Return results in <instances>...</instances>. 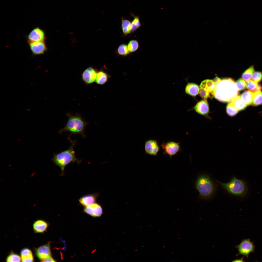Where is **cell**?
<instances>
[{"label":"cell","instance_id":"6da1fadb","mask_svg":"<svg viewBox=\"0 0 262 262\" xmlns=\"http://www.w3.org/2000/svg\"><path fill=\"white\" fill-rule=\"evenodd\" d=\"M239 91L233 80L226 78L221 79L216 85L211 94L220 101L229 102L238 96Z\"/></svg>","mask_w":262,"mask_h":262},{"label":"cell","instance_id":"7a4b0ae2","mask_svg":"<svg viewBox=\"0 0 262 262\" xmlns=\"http://www.w3.org/2000/svg\"><path fill=\"white\" fill-rule=\"evenodd\" d=\"M66 115L68 117L67 122L66 125L59 130V133L68 132L71 134H79L85 137L84 129L87 123L80 115H74L68 113Z\"/></svg>","mask_w":262,"mask_h":262},{"label":"cell","instance_id":"3957f363","mask_svg":"<svg viewBox=\"0 0 262 262\" xmlns=\"http://www.w3.org/2000/svg\"><path fill=\"white\" fill-rule=\"evenodd\" d=\"M68 139L71 144L69 148L59 153L54 154L52 159L55 165L58 166L61 169L62 175L64 174L65 168L66 166L72 162H76L79 163L81 161L76 157L74 149L76 140H72L69 137Z\"/></svg>","mask_w":262,"mask_h":262},{"label":"cell","instance_id":"277c9868","mask_svg":"<svg viewBox=\"0 0 262 262\" xmlns=\"http://www.w3.org/2000/svg\"><path fill=\"white\" fill-rule=\"evenodd\" d=\"M195 187L200 196L204 198H210L215 190L214 183L210 176L207 174H201L197 177Z\"/></svg>","mask_w":262,"mask_h":262},{"label":"cell","instance_id":"5b68a950","mask_svg":"<svg viewBox=\"0 0 262 262\" xmlns=\"http://www.w3.org/2000/svg\"><path fill=\"white\" fill-rule=\"evenodd\" d=\"M216 180L224 189L232 195L241 196L246 192L247 186L245 182L235 177H233L229 182L226 183Z\"/></svg>","mask_w":262,"mask_h":262},{"label":"cell","instance_id":"8992f818","mask_svg":"<svg viewBox=\"0 0 262 262\" xmlns=\"http://www.w3.org/2000/svg\"><path fill=\"white\" fill-rule=\"evenodd\" d=\"M236 247L238 251V255H242L247 258L250 253L254 252L255 246L254 242L247 239L243 240Z\"/></svg>","mask_w":262,"mask_h":262},{"label":"cell","instance_id":"52a82bcc","mask_svg":"<svg viewBox=\"0 0 262 262\" xmlns=\"http://www.w3.org/2000/svg\"><path fill=\"white\" fill-rule=\"evenodd\" d=\"M161 147L164 150L163 154L169 155L170 158L172 156L182 151L180 142L173 141L163 142L161 144Z\"/></svg>","mask_w":262,"mask_h":262},{"label":"cell","instance_id":"ba28073f","mask_svg":"<svg viewBox=\"0 0 262 262\" xmlns=\"http://www.w3.org/2000/svg\"><path fill=\"white\" fill-rule=\"evenodd\" d=\"M160 149V147L157 141L150 139L146 140L144 144L145 153L148 155L156 156Z\"/></svg>","mask_w":262,"mask_h":262},{"label":"cell","instance_id":"9c48e42d","mask_svg":"<svg viewBox=\"0 0 262 262\" xmlns=\"http://www.w3.org/2000/svg\"><path fill=\"white\" fill-rule=\"evenodd\" d=\"M28 42L44 41L45 39V33L39 27L33 29L27 36Z\"/></svg>","mask_w":262,"mask_h":262},{"label":"cell","instance_id":"30bf717a","mask_svg":"<svg viewBox=\"0 0 262 262\" xmlns=\"http://www.w3.org/2000/svg\"><path fill=\"white\" fill-rule=\"evenodd\" d=\"M31 50L34 55L42 54L47 50V48L44 41L29 42Z\"/></svg>","mask_w":262,"mask_h":262},{"label":"cell","instance_id":"8fae6325","mask_svg":"<svg viewBox=\"0 0 262 262\" xmlns=\"http://www.w3.org/2000/svg\"><path fill=\"white\" fill-rule=\"evenodd\" d=\"M97 72L91 67H89L85 70L82 74V78L86 84H89L95 81Z\"/></svg>","mask_w":262,"mask_h":262},{"label":"cell","instance_id":"7c38bea8","mask_svg":"<svg viewBox=\"0 0 262 262\" xmlns=\"http://www.w3.org/2000/svg\"><path fill=\"white\" fill-rule=\"evenodd\" d=\"M85 207L84 212L92 217H99L102 213L101 206L97 203H94Z\"/></svg>","mask_w":262,"mask_h":262},{"label":"cell","instance_id":"4fadbf2b","mask_svg":"<svg viewBox=\"0 0 262 262\" xmlns=\"http://www.w3.org/2000/svg\"><path fill=\"white\" fill-rule=\"evenodd\" d=\"M35 253L37 257L42 260L51 256V253L49 243L41 246L35 250Z\"/></svg>","mask_w":262,"mask_h":262},{"label":"cell","instance_id":"5bb4252c","mask_svg":"<svg viewBox=\"0 0 262 262\" xmlns=\"http://www.w3.org/2000/svg\"><path fill=\"white\" fill-rule=\"evenodd\" d=\"M196 112L208 117L209 112L208 104L206 100H202L198 102L193 109Z\"/></svg>","mask_w":262,"mask_h":262},{"label":"cell","instance_id":"9a60e30c","mask_svg":"<svg viewBox=\"0 0 262 262\" xmlns=\"http://www.w3.org/2000/svg\"><path fill=\"white\" fill-rule=\"evenodd\" d=\"M98 196L97 193L87 195L82 197L79 201L82 205L86 207L94 203Z\"/></svg>","mask_w":262,"mask_h":262},{"label":"cell","instance_id":"2e32d148","mask_svg":"<svg viewBox=\"0 0 262 262\" xmlns=\"http://www.w3.org/2000/svg\"><path fill=\"white\" fill-rule=\"evenodd\" d=\"M200 89L197 84L192 82L188 83L185 87V92L188 95L195 97L199 93Z\"/></svg>","mask_w":262,"mask_h":262},{"label":"cell","instance_id":"e0dca14e","mask_svg":"<svg viewBox=\"0 0 262 262\" xmlns=\"http://www.w3.org/2000/svg\"><path fill=\"white\" fill-rule=\"evenodd\" d=\"M48 226L47 223L44 221L39 220L35 221L33 224L34 231L36 233H43L46 231Z\"/></svg>","mask_w":262,"mask_h":262},{"label":"cell","instance_id":"ac0fdd59","mask_svg":"<svg viewBox=\"0 0 262 262\" xmlns=\"http://www.w3.org/2000/svg\"><path fill=\"white\" fill-rule=\"evenodd\" d=\"M216 85L213 80L206 79L203 81L200 85V88L211 93L215 88Z\"/></svg>","mask_w":262,"mask_h":262},{"label":"cell","instance_id":"d6986e66","mask_svg":"<svg viewBox=\"0 0 262 262\" xmlns=\"http://www.w3.org/2000/svg\"><path fill=\"white\" fill-rule=\"evenodd\" d=\"M21 260L22 262H33V257L31 251L29 249L25 248L21 252Z\"/></svg>","mask_w":262,"mask_h":262},{"label":"cell","instance_id":"ffe728a7","mask_svg":"<svg viewBox=\"0 0 262 262\" xmlns=\"http://www.w3.org/2000/svg\"><path fill=\"white\" fill-rule=\"evenodd\" d=\"M230 103L239 111L244 109L247 105L242 100L240 96H237L233 99Z\"/></svg>","mask_w":262,"mask_h":262},{"label":"cell","instance_id":"44dd1931","mask_svg":"<svg viewBox=\"0 0 262 262\" xmlns=\"http://www.w3.org/2000/svg\"><path fill=\"white\" fill-rule=\"evenodd\" d=\"M121 28L123 34L126 35L131 32L132 29L131 23L123 17H121Z\"/></svg>","mask_w":262,"mask_h":262},{"label":"cell","instance_id":"7402d4cb","mask_svg":"<svg viewBox=\"0 0 262 262\" xmlns=\"http://www.w3.org/2000/svg\"><path fill=\"white\" fill-rule=\"evenodd\" d=\"M254 93L250 90H246L243 92L240 97L247 105L253 104Z\"/></svg>","mask_w":262,"mask_h":262},{"label":"cell","instance_id":"603a6c76","mask_svg":"<svg viewBox=\"0 0 262 262\" xmlns=\"http://www.w3.org/2000/svg\"><path fill=\"white\" fill-rule=\"evenodd\" d=\"M108 77L107 74L105 72L102 71H99L97 72L95 82L99 84H103L106 82Z\"/></svg>","mask_w":262,"mask_h":262},{"label":"cell","instance_id":"cb8c5ba5","mask_svg":"<svg viewBox=\"0 0 262 262\" xmlns=\"http://www.w3.org/2000/svg\"><path fill=\"white\" fill-rule=\"evenodd\" d=\"M254 71V66H251L243 73L242 76V78L246 82L249 81L252 78Z\"/></svg>","mask_w":262,"mask_h":262},{"label":"cell","instance_id":"d4e9b609","mask_svg":"<svg viewBox=\"0 0 262 262\" xmlns=\"http://www.w3.org/2000/svg\"><path fill=\"white\" fill-rule=\"evenodd\" d=\"M262 104V92L257 91L254 93L253 104L256 106Z\"/></svg>","mask_w":262,"mask_h":262},{"label":"cell","instance_id":"484cf974","mask_svg":"<svg viewBox=\"0 0 262 262\" xmlns=\"http://www.w3.org/2000/svg\"><path fill=\"white\" fill-rule=\"evenodd\" d=\"M131 15L133 16L134 19L132 22L131 25L132 27L131 32H134L141 26L140 22L139 17L137 16L134 15L133 13H131Z\"/></svg>","mask_w":262,"mask_h":262},{"label":"cell","instance_id":"4316f807","mask_svg":"<svg viewBox=\"0 0 262 262\" xmlns=\"http://www.w3.org/2000/svg\"><path fill=\"white\" fill-rule=\"evenodd\" d=\"M227 114L231 117L235 116L239 112V111L231 105L229 102L226 108Z\"/></svg>","mask_w":262,"mask_h":262},{"label":"cell","instance_id":"83f0119b","mask_svg":"<svg viewBox=\"0 0 262 262\" xmlns=\"http://www.w3.org/2000/svg\"><path fill=\"white\" fill-rule=\"evenodd\" d=\"M127 47L130 52H132L138 49L139 47V43L136 40H132L129 42Z\"/></svg>","mask_w":262,"mask_h":262},{"label":"cell","instance_id":"f1b7e54d","mask_svg":"<svg viewBox=\"0 0 262 262\" xmlns=\"http://www.w3.org/2000/svg\"><path fill=\"white\" fill-rule=\"evenodd\" d=\"M118 54L123 56H126L130 53L127 46L125 44H122L119 47L117 50Z\"/></svg>","mask_w":262,"mask_h":262},{"label":"cell","instance_id":"f546056e","mask_svg":"<svg viewBox=\"0 0 262 262\" xmlns=\"http://www.w3.org/2000/svg\"><path fill=\"white\" fill-rule=\"evenodd\" d=\"M21 258L18 255L13 253H11L7 258V262H20Z\"/></svg>","mask_w":262,"mask_h":262},{"label":"cell","instance_id":"4dcf8cb0","mask_svg":"<svg viewBox=\"0 0 262 262\" xmlns=\"http://www.w3.org/2000/svg\"><path fill=\"white\" fill-rule=\"evenodd\" d=\"M258 85L257 82L253 80H250L247 82L246 84V87L247 89L254 93L255 90L257 87Z\"/></svg>","mask_w":262,"mask_h":262},{"label":"cell","instance_id":"1f68e13d","mask_svg":"<svg viewBox=\"0 0 262 262\" xmlns=\"http://www.w3.org/2000/svg\"><path fill=\"white\" fill-rule=\"evenodd\" d=\"M235 83L237 88L238 90H241L245 89L246 84L244 80L241 79H240Z\"/></svg>","mask_w":262,"mask_h":262},{"label":"cell","instance_id":"d6a6232c","mask_svg":"<svg viewBox=\"0 0 262 262\" xmlns=\"http://www.w3.org/2000/svg\"><path fill=\"white\" fill-rule=\"evenodd\" d=\"M252 79L257 82H260L262 79V73L259 71L254 72L252 76Z\"/></svg>","mask_w":262,"mask_h":262},{"label":"cell","instance_id":"836d02e7","mask_svg":"<svg viewBox=\"0 0 262 262\" xmlns=\"http://www.w3.org/2000/svg\"><path fill=\"white\" fill-rule=\"evenodd\" d=\"M210 92L200 88L199 94L204 100H206L210 97Z\"/></svg>","mask_w":262,"mask_h":262},{"label":"cell","instance_id":"e575fe53","mask_svg":"<svg viewBox=\"0 0 262 262\" xmlns=\"http://www.w3.org/2000/svg\"><path fill=\"white\" fill-rule=\"evenodd\" d=\"M41 261L42 262H55L56 261L51 256L42 260Z\"/></svg>","mask_w":262,"mask_h":262},{"label":"cell","instance_id":"d590c367","mask_svg":"<svg viewBox=\"0 0 262 262\" xmlns=\"http://www.w3.org/2000/svg\"><path fill=\"white\" fill-rule=\"evenodd\" d=\"M221 79L219 78L218 77H216L214 78L213 80V81L215 83L216 85L220 81H221Z\"/></svg>","mask_w":262,"mask_h":262},{"label":"cell","instance_id":"8d00e7d4","mask_svg":"<svg viewBox=\"0 0 262 262\" xmlns=\"http://www.w3.org/2000/svg\"><path fill=\"white\" fill-rule=\"evenodd\" d=\"M243 259H244V257H242V258L241 259L236 260H234V261H233V262H244V261L243 260Z\"/></svg>","mask_w":262,"mask_h":262},{"label":"cell","instance_id":"74e56055","mask_svg":"<svg viewBox=\"0 0 262 262\" xmlns=\"http://www.w3.org/2000/svg\"><path fill=\"white\" fill-rule=\"evenodd\" d=\"M30 85L31 86H33V84L32 83H31V84Z\"/></svg>","mask_w":262,"mask_h":262}]
</instances>
